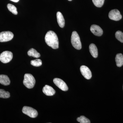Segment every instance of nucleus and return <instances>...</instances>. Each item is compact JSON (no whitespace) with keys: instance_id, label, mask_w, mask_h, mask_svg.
Listing matches in <instances>:
<instances>
[{"instance_id":"f257e3e1","label":"nucleus","mask_w":123,"mask_h":123,"mask_svg":"<svg viewBox=\"0 0 123 123\" xmlns=\"http://www.w3.org/2000/svg\"><path fill=\"white\" fill-rule=\"evenodd\" d=\"M46 43L53 49L59 48V42L57 35L53 31H50L46 33L45 37Z\"/></svg>"},{"instance_id":"f03ea898","label":"nucleus","mask_w":123,"mask_h":123,"mask_svg":"<svg viewBox=\"0 0 123 123\" xmlns=\"http://www.w3.org/2000/svg\"><path fill=\"white\" fill-rule=\"evenodd\" d=\"M35 82V79L33 75L30 74H26L24 75L23 83L26 88L29 89L33 88Z\"/></svg>"},{"instance_id":"7ed1b4c3","label":"nucleus","mask_w":123,"mask_h":123,"mask_svg":"<svg viewBox=\"0 0 123 123\" xmlns=\"http://www.w3.org/2000/svg\"><path fill=\"white\" fill-rule=\"evenodd\" d=\"M71 41L73 47L74 48L78 50L81 49V42L80 40L79 35L76 31H73L71 36Z\"/></svg>"},{"instance_id":"20e7f679","label":"nucleus","mask_w":123,"mask_h":123,"mask_svg":"<svg viewBox=\"0 0 123 123\" xmlns=\"http://www.w3.org/2000/svg\"><path fill=\"white\" fill-rule=\"evenodd\" d=\"M13 58V54L9 51H5L0 55V61L2 63H7L11 61Z\"/></svg>"},{"instance_id":"39448f33","label":"nucleus","mask_w":123,"mask_h":123,"mask_svg":"<svg viewBox=\"0 0 123 123\" xmlns=\"http://www.w3.org/2000/svg\"><path fill=\"white\" fill-rule=\"evenodd\" d=\"M22 112L32 118H36L38 115L37 111L30 107L24 106L22 109Z\"/></svg>"},{"instance_id":"423d86ee","label":"nucleus","mask_w":123,"mask_h":123,"mask_svg":"<svg viewBox=\"0 0 123 123\" xmlns=\"http://www.w3.org/2000/svg\"><path fill=\"white\" fill-rule=\"evenodd\" d=\"M13 33L11 31H2L0 33V42H8L13 38Z\"/></svg>"},{"instance_id":"0eeeda50","label":"nucleus","mask_w":123,"mask_h":123,"mask_svg":"<svg viewBox=\"0 0 123 123\" xmlns=\"http://www.w3.org/2000/svg\"><path fill=\"white\" fill-rule=\"evenodd\" d=\"M53 82L57 86V87L60 88L63 91H66L68 90V87L65 82L63 80L60 78H55L53 79Z\"/></svg>"},{"instance_id":"6e6552de","label":"nucleus","mask_w":123,"mask_h":123,"mask_svg":"<svg viewBox=\"0 0 123 123\" xmlns=\"http://www.w3.org/2000/svg\"><path fill=\"white\" fill-rule=\"evenodd\" d=\"M109 18L111 20L114 21H118L121 20L122 16L118 10H112L110 11L109 13Z\"/></svg>"},{"instance_id":"1a4fd4ad","label":"nucleus","mask_w":123,"mask_h":123,"mask_svg":"<svg viewBox=\"0 0 123 123\" xmlns=\"http://www.w3.org/2000/svg\"><path fill=\"white\" fill-rule=\"evenodd\" d=\"M80 70L82 75L87 79H90L92 77V73L89 68L87 66L82 65L80 68Z\"/></svg>"},{"instance_id":"9d476101","label":"nucleus","mask_w":123,"mask_h":123,"mask_svg":"<svg viewBox=\"0 0 123 123\" xmlns=\"http://www.w3.org/2000/svg\"><path fill=\"white\" fill-rule=\"evenodd\" d=\"M90 31L95 35L100 36L102 35L103 31L99 26L96 25H92L91 26Z\"/></svg>"},{"instance_id":"9b49d317","label":"nucleus","mask_w":123,"mask_h":123,"mask_svg":"<svg viewBox=\"0 0 123 123\" xmlns=\"http://www.w3.org/2000/svg\"><path fill=\"white\" fill-rule=\"evenodd\" d=\"M43 91L47 96H52L55 94V91L53 88L50 86L46 85L43 88Z\"/></svg>"},{"instance_id":"f8f14e48","label":"nucleus","mask_w":123,"mask_h":123,"mask_svg":"<svg viewBox=\"0 0 123 123\" xmlns=\"http://www.w3.org/2000/svg\"><path fill=\"white\" fill-rule=\"evenodd\" d=\"M57 23L59 26L61 28H63L65 25V20L61 12H57L56 14Z\"/></svg>"},{"instance_id":"ddd939ff","label":"nucleus","mask_w":123,"mask_h":123,"mask_svg":"<svg viewBox=\"0 0 123 123\" xmlns=\"http://www.w3.org/2000/svg\"><path fill=\"white\" fill-rule=\"evenodd\" d=\"M0 83L4 86L9 85L10 81L8 76L6 75H0Z\"/></svg>"},{"instance_id":"4468645a","label":"nucleus","mask_w":123,"mask_h":123,"mask_svg":"<svg viewBox=\"0 0 123 123\" xmlns=\"http://www.w3.org/2000/svg\"><path fill=\"white\" fill-rule=\"evenodd\" d=\"M89 51L93 57L97 58L98 56V50L95 44L91 43L89 46Z\"/></svg>"},{"instance_id":"2eb2a0df","label":"nucleus","mask_w":123,"mask_h":123,"mask_svg":"<svg viewBox=\"0 0 123 123\" xmlns=\"http://www.w3.org/2000/svg\"><path fill=\"white\" fill-rule=\"evenodd\" d=\"M117 66L121 67L123 65V55L121 53H119L116 55L115 57Z\"/></svg>"},{"instance_id":"dca6fc26","label":"nucleus","mask_w":123,"mask_h":123,"mask_svg":"<svg viewBox=\"0 0 123 123\" xmlns=\"http://www.w3.org/2000/svg\"><path fill=\"white\" fill-rule=\"evenodd\" d=\"M27 54L29 56H32L35 58H38L40 56V53L33 48H31L27 52Z\"/></svg>"},{"instance_id":"f3484780","label":"nucleus","mask_w":123,"mask_h":123,"mask_svg":"<svg viewBox=\"0 0 123 123\" xmlns=\"http://www.w3.org/2000/svg\"><path fill=\"white\" fill-rule=\"evenodd\" d=\"M10 93L8 91H6L4 90L0 89V98H8L10 97Z\"/></svg>"},{"instance_id":"a211bd4d","label":"nucleus","mask_w":123,"mask_h":123,"mask_svg":"<svg viewBox=\"0 0 123 123\" xmlns=\"http://www.w3.org/2000/svg\"><path fill=\"white\" fill-rule=\"evenodd\" d=\"M7 7L9 11L11 12L12 13L15 15H17L18 14L17 8L13 5L9 4L7 5Z\"/></svg>"},{"instance_id":"6ab92c4d","label":"nucleus","mask_w":123,"mask_h":123,"mask_svg":"<svg viewBox=\"0 0 123 123\" xmlns=\"http://www.w3.org/2000/svg\"><path fill=\"white\" fill-rule=\"evenodd\" d=\"M31 64L33 66L39 67L42 65V62L41 60L37 59L31 61Z\"/></svg>"},{"instance_id":"aec40b11","label":"nucleus","mask_w":123,"mask_h":123,"mask_svg":"<svg viewBox=\"0 0 123 123\" xmlns=\"http://www.w3.org/2000/svg\"><path fill=\"white\" fill-rule=\"evenodd\" d=\"M115 37L117 39L123 43V33L120 31H118L115 33Z\"/></svg>"},{"instance_id":"412c9836","label":"nucleus","mask_w":123,"mask_h":123,"mask_svg":"<svg viewBox=\"0 0 123 123\" xmlns=\"http://www.w3.org/2000/svg\"><path fill=\"white\" fill-rule=\"evenodd\" d=\"M77 121L80 123H90V121L89 119L86 118L85 117L81 116L77 119Z\"/></svg>"},{"instance_id":"4be33fe9","label":"nucleus","mask_w":123,"mask_h":123,"mask_svg":"<svg viewBox=\"0 0 123 123\" xmlns=\"http://www.w3.org/2000/svg\"><path fill=\"white\" fill-rule=\"evenodd\" d=\"M105 0H92L94 4L98 7H101L103 6Z\"/></svg>"},{"instance_id":"5701e85b","label":"nucleus","mask_w":123,"mask_h":123,"mask_svg":"<svg viewBox=\"0 0 123 123\" xmlns=\"http://www.w3.org/2000/svg\"><path fill=\"white\" fill-rule=\"evenodd\" d=\"M11 1H13V2H17L19 1V0H10Z\"/></svg>"},{"instance_id":"b1692460","label":"nucleus","mask_w":123,"mask_h":123,"mask_svg":"<svg viewBox=\"0 0 123 123\" xmlns=\"http://www.w3.org/2000/svg\"><path fill=\"white\" fill-rule=\"evenodd\" d=\"M68 1H71L72 0H68Z\"/></svg>"}]
</instances>
